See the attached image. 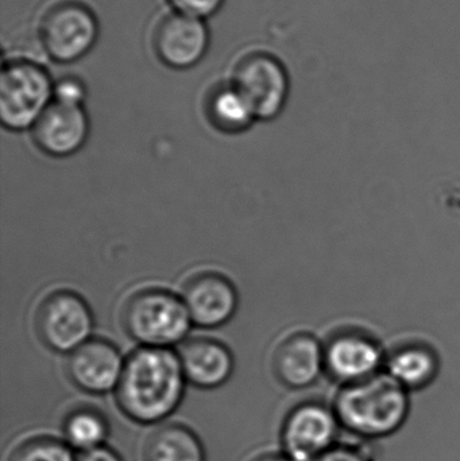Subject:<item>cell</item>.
Wrapping results in <instances>:
<instances>
[{
    "mask_svg": "<svg viewBox=\"0 0 460 461\" xmlns=\"http://www.w3.org/2000/svg\"><path fill=\"white\" fill-rule=\"evenodd\" d=\"M167 2L175 13L204 21L205 18L215 15L221 10L224 0H167Z\"/></svg>",
    "mask_w": 460,
    "mask_h": 461,
    "instance_id": "23",
    "label": "cell"
},
{
    "mask_svg": "<svg viewBox=\"0 0 460 461\" xmlns=\"http://www.w3.org/2000/svg\"><path fill=\"white\" fill-rule=\"evenodd\" d=\"M186 384L178 354L170 348L142 347L124 363L116 401L127 419L156 425L177 411Z\"/></svg>",
    "mask_w": 460,
    "mask_h": 461,
    "instance_id": "1",
    "label": "cell"
},
{
    "mask_svg": "<svg viewBox=\"0 0 460 461\" xmlns=\"http://www.w3.org/2000/svg\"><path fill=\"white\" fill-rule=\"evenodd\" d=\"M205 113L215 129L229 134L245 131L257 119L253 108L231 81L219 84L208 92Z\"/></svg>",
    "mask_w": 460,
    "mask_h": 461,
    "instance_id": "17",
    "label": "cell"
},
{
    "mask_svg": "<svg viewBox=\"0 0 460 461\" xmlns=\"http://www.w3.org/2000/svg\"><path fill=\"white\" fill-rule=\"evenodd\" d=\"M108 435L107 420L95 409H76L65 419L64 441L73 451L83 454L105 446Z\"/></svg>",
    "mask_w": 460,
    "mask_h": 461,
    "instance_id": "19",
    "label": "cell"
},
{
    "mask_svg": "<svg viewBox=\"0 0 460 461\" xmlns=\"http://www.w3.org/2000/svg\"><path fill=\"white\" fill-rule=\"evenodd\" d=\"M332 408L346 432L362 441L380 440L404 427L410 411V392L383 371L340 386Z\"/></svg>",
    "mask_w": 460,
    "mask_h": 461,
    "instance_id": "2",
    "label": "cell"
},
{
    "mask_svg": "<svg viewBox=\"0 0 460 461\" xmlns=\"http://www.w3.org/2000/svg\"><path fill=\"white\" fill-rule=\"evenodd\" d=\"M35 327L41 340L51 351L72 354L91 339L94 314L80 295L59 290L41 303Z\"/></svg>",
    "mask_w": 460,
    "mask_h": 461,
    "instance_id": "8",
    "label": "cell"
},
{
    "mask_svg": "<svg viewBox=\"0 0 460 461\" xmlns=\"http://www.w3.org/2000/svg\"><path fill=\"white\" fill-rule=\"evenodd\" d=\"M253 461H296L291 459L288 455L284 454V452H277V454H265L261 455V456L257 457Z\"/></svg>",
    "mask_w": 460,
    "mask_h": 461,
    "instance_id": "25",
    "label": "cell"
},
{
    "mask_svg": "<svg viewBox=\"0 0 460 461\" xmlns=\"http://www.w3.org/2000/svg\"><path fill=\"white\" fill-rule=\"evenodd\" d=\"M54 83L48 70L32 59L5 62L0 75V119L13 131L34 127L53 103Z\"/></svg>",
    "mask_w": 460,
    "mask_h": 461,
    "instance_id": "4",
    "label": "cell"
},
{
    "mask_svg": "<svg viewBox=\"0 0 460 461\" xmlns=\"http://www.w3.org/2000/svg\"><path fill=\"white\" fill-rule=\"evenodd\" d=\"M383 371L408 392H420L439 375V355L421 341L400 344L386 354Z\"/></svg>",
    "mask_w": 460,
    "mask_h": 461,
    "instance_id": "16",
    "label": "cell"
},
{
    "mask_svg": "<svg viewBox=\"0 0 460 461\" xmlns=\"http://www.w3.org/2000/svg\"><path fill=\"white\" fill-rule=\"evenodd\" d=\"M210 46V30L203 19L173 13L157 24L154 53L172 69L184 70L199 64Z\"/></svg>",
    "mask_w": 460,
    "mask_h": 461,
    "instance_id": "10",
    "label": "cell"
},
{
    "mask_svg": "<svg viewBox=\"0 0 460 461\" xmlns=\"http://www.w3.org/2000/svg\"><path fill=\"white\" fill-rule=\"evenodd\" d=\"M88 115L83 107L53 102L32 127L38 148L56 158L73 156L88 140Z\"/></svg>",
    "mask_w": 460,
    "mask_h": 461,
    "instance_id": "13",
    "label": "cell"
},
{
    "mask_svg": "<svg viewBox=\"0 0 460 461\" xmlns=\"http://www.w3.org/2000/svg\"><path fill=\"white\" fill-rule=\"evenodd\" d=\"M145 461H207L196 433L180 424L162 425L145 446Z\"/></svg>",
    "mask_w": 460,
    "mask_h": 461,
    "instance_id": "18",
    "label": "cell"
},
{
    "mask_svg": "<svg viewBox=\"0 0 460 461\" xmlns=\"http://www.w3.org/2000/svg\"><path fill=\"white\" fill-rule=\"evenodd\" d=\"M178 357L186 382L199 389H218L227 384L234 373L231 351L213 339L196 338L185 341Z\"/></svg>",
    "mask_w": 460,
    "mask_h": 461,
    "instance_id": "15",
    "label": "cell"
},
{
    "mask_svg": "<svg viewBox=\"0 0 460 461\" xmlns=\"http://www.w3.org/2000/svg\"><path fill=\"white\" fill-rule=\"evenodd\" d=\"M124 363L121 351L110 341L89 339L69 354L68 375L76 387L94 395L116 392Z\"/></svg>",
    "mask_w": 460,
    "mask_h": 461,
    "instance_id": "11",
    "label": "cell"
},
{
    "mask_svg": "<svg viewBox=\"0 0 460 461\" xmlns=\"http://www.w3.org/2000/svg\"><path fill=\"white\" fill-rule=\"evenodd\" d=\"M313 461H375L369 448V441H339L334 448Z\"/></svg>",
    "mask_w": 460,
    "mask_h": 461,
    "instance_id": "21",
    "label": "cell"
},
{
    "mask_svg": "<svg viewBox=\"0 0 460 461\" xmlns=\"http://www.w3.org/2000/svg\"><path fill=\"white\" fill-rule=\"evenodd\" d=\"M278 381L293 390L307 389L324 374V346L308 332H296L278 344L273 357Z\"/></svg>",
    "mask_w": 460,
    "mask_h": 461,
    "instance_id": "14",
    "label": "cell"
},
{
    "mask_svg": "<svg viewBox=\"0 0 460 461\" xmlns=\"http://www.w3.org/2000/svg\"><path fill=\"white\" fill-rule=\"evenodd\" d=\"M38 37L53 61L70 64L83 59L94 48L99 37V22L86 3L61 0L43 14Z\"/></svg>",
    "mask_w": 460,
    "mask_h": 461,
    "instance_id": "5",
    "label": "cell"
},
{
    "mask_svg": "<svg viewBox=\"0 0 460 461\" xmlns=\"http://www.w3.org/2000/svg\"><path fill=\"white\" fill-rule=\"evenodd\" d=\"M340 430L332 405L307 401L294 406L284 420L283 452L296 461H313L339 443Z\"/></svg>",
    "mask_w": 460,
    "mask_h": 461,
    "instance_id": "7",
    "label": "cell"
},
{
    "mask_svg": "<svg viewBox=\"0 0 460 461\" xmlns=\"http://www.w3.org/2000/svg\"><path fill=\"white\" fill-rule=\"evenodd\" d=\"M10 461H77V457L65 441L35 438L21 444L11 455Z\"/></svg>",
    "mask_w": 460,
    "mask_h": 461,
    "instance_id": "20",
    "label": "cell"
},
{
    "mask_svg": "<svg viewBox=\"0 0 460 461\" xmlns=\"http://www.w3.org/2000/svg\"><path fill=\"white\" fill-rule=\"evenodd\" d=\"M77 461H123L122 457L108 447L103 446L99 448L91 449L78 455Z\"/></svg>",
    "mask_w": 460,
    "mask_h": 461,
    "instance_id": "24",
    "label": "cell"
},
{
    "mask_svg": "<svg viewBox=\"0 0 460 461\" xmlns=\"http://www.w3.org/2000/svg\"><path fill=\"white\" fill-rule=\"evenodd\" d=\"M184 303L192 322L197 327L216 328L234 316L239 303L232 282L218 273H203L192 276L184 286Z\"/></svg>",
    "mask_w": 460,
    "mask_h": 461,
    "instance_id": "12",
    "label": "cell"
},
{
    "mask_svg": "<svg viewBox=\"0 0 460 461\" xmlns=\"http://www.w3.org/2000/svg\"><path fill=\"white\" fill-rule=\"evenodd\" d=\"M122 319L127 333L150 348L181 343L194 324L183 297L162 289L135 293L124 305Z\"/></svg>",
    "mask_w": 460,
    "mask_h": 461,
    "instance_id": "3",
    "label": "cell"
},
{
    "mask_svg": "<svg viewBox=\"0 0 460 461\" xmlns=\"http://www.w3.org/2000/svg\"><path fill=\"white\" fill-rule=\"evenodd\" d=\"M323 346L324 374L340 386L366 381L383 371L386 354L365 330H340Z\"/></svg>",
    "mask_w": 460,
    "mask_h": 461,
    "instance_id": "9",
    "label": "cell"
},
{
    "mask_svg": "<svg viewBox=\"0 0 460 461\" xmlns=\"http://www.w3.org/2000/svg\"><path fill=\"white\" fill-rule=\"evenodd\" d=\"M86 96V86L78 78L64 77L54 83L53 102L59 103V104L83 107Z\"/></svg>",
    "mask_w": 460,
    "mask_h": 461,
    "instance_id": "22",
    "label": "cell"
},
{
    "mask_svg": "<svg viewBox=\"0 0 460 461\" xmlns=\"http://www.w3.org/2000/svg\"><path fill=\"white\" fill-rule=\"evenodd\" d=\"M231 83L245 96L259 121H272L283 113L291 91L288 70L266 51H251L238 59Z\"/></svg>",
    "mask_w": 460,
    "mask_h": 461,
    "instance_id": "6",
    "label": "cell"
}]
</instances>
